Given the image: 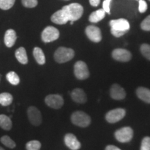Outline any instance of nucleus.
<instances>
[{"instance_id":"dca6fc26","label":"nucleus","mask_w":150,"mask_h":150,"mask_svg":"<svg viewBox=\"0 0 150 150\" xmlns=\"http://www.w3.org/2000/svg\"><path fill=\"white\" fill-rule=\"evenodd\" d=\"M51 20L54 23L57 24H65L69 21L65 13L63 10H59L52 15Z\"/></svg>"},{"instance_id":"0eeeda50","label":"nucleus","mask_w":150,"mask_h":150,"mask_svg":"<svg viewBox=\"0 0 150 150\" xmlns=\"http://www.w3.org/2000/svg\"><path fill=\"white\" fill-rule=\"evenodd\" d=\"M59 31L56 28L49 26L43 30L41 38L44 42H51L57 40L59 38Z\"/></svg>"},{"instance_id":"f3484780","label":"nucleus","mask_w":150,"mask_h":150,"mask_svg":"<svg viewBox=\"0 0 150 150\" xmlns=\"http://www.w3.org/2000/svg\"><path fill=\"white\" fill-rule=\"evenodd\" d=\"M17 40L16 32L13 29H8L4 35V43L6 46L11 47L15 45Z\"/></svg>"},{"instance_id":"2eb2a0df","label":"nucleus","mask_w":150,"mask_h":150,"mask_svg":"<svg viewBox=\"0 0 150 150\" xmlns=\"http://www.w3.org/2000/svg\"><path fill=\"white\" fill-rule=\"evenodd\" d=\"M71 97L73 101L79 104H84L87 101V96L83 90L81 88H75L71 93Z\"/></svg>"},{"instance_id":"7ed1b4c3","label":"nucleus","mask_w":150,"mask_h":150,"mask_svg":"<svg viewBox=\"0 0 150 150\" xmlns=\"http://www.w3.org/2000/svg\"><path fill=\"white\" fill-rule=\"evenodd\" d=\"M74 56V52L72 49L61 47L54 53V59L59 63H64L70 61Z\"/></svg>"},{"instance_id":"ddd939ff","label":"nucleus","mask_w":150,"mask_h":150,"mask_svg":"<svg viewBox=\"0 0 150 150\" xmlns=\"http://www.w3.org/2000/svg\"><path fill=\"white\" fill-rule=\"evenodd\" d=\"M110 97L115 100H122L126 97V93L124 88L118 84H113L110 89Z\"/></svg>"},{"instance_id":"39448f33","label":"nucleus","mask_w":150,"mask_h":150,"mask_svg":"<svg viewBox=\"0 0 150 150\" xmlns=\"http://www.w3.org/2000/svg\"><path fill=\"white\" fill-rule=\"evenodd\" d=\"M74 75L78 79L84 80L89 77L90 72L87 65L83 61H79L75 63L74 67Z\"/></svg>"},{"instance_id":"423d86ee","label":"nucleus","mask_w":150,"mask_h":150,"mask_svg":"<svg viewBox=\"0 0 150 150\" xmlns=\"http://www.w3.org/2000/svg\"><path fill=\"white\" fill-rule=\"evenodd\" d=\"M134 136V131L131 127H126L118 129L115 132V137L117 141L120 142H128Z\"/></svg>"},{"instance_id":"e433bc0d","label":"nucleus","mask_w":150,"mask_h":150,"mask_svg":"<svg viewBox=\"0 0 150 150\" xmlns=\"http://www.w3.org/2000/svg\"><path fill=\"white\" fill-rule=\"evenodd\" d=\"M149 1H150V0H149Z\"/></svg>"},{"instance_id":"7c9ffc66","label":"nucleus","mask_w":150,"mask_h":150,"mask_svg":"<svg viewBox=\"0 0 150 150\" xmlns=\"http://www.w3.org/2000/svg\"><path fill=\"white\" fill-rule=\"evenodd\" d=\"M22 3L27 8H34L38 4V0H22Z\"/></svg>"},{"instance_id":"9d476101","label":"nucleus","mask_w":150,"mask_h":150,"mask_svg":"<svg viewBox=\"0 0 150 150\" xmlns=\"http://www.w3.org/2000/svg\"><path fill=\"white\" fill-rule=\"evenodd\" d=\"M27 115L30 122L34 126H39L42 122L41 112L35 106L29 107L27 110Z\"/></svg>"},{"instance_id":"2f4dec72","label":"nucleus","mask_w":150,"mask_h":150,"mask_svg":"<svg viewBox=\"0 0 150 150\" xmlns=\"http://www.w3.org/2000/svg\"><path fill=\"white\" fill-rule=\"evenodd\" d=\"M138 3H139V6H138L139 12L143 13L147 10V4L145 0H138Z\"/></svg>"},{"instance_id":"412c9836","label":"nucleus","mask_w":150,"mask_h":150,"mask_svg":"<svg viewBox=\"0 0 150 150\" xmlns=\"http://www.w3.org/2000/svg\"><path fill=\"white\" fill-rule=\"evenodd\" d=\"M33 54L35 61L38 64L44 65L45 63V56L40 47H35L33 49Z\"/></svg>"},{"instance_id":"f8f14e48","label":"nucleus","mask_w":150,"mask_h":150,"mask_svg":"<svg viewBox=\"0 0 150 150\" xmlns=\"http://www.w3.org/2000/svg\"><path fill=\"white\" fill-rule=\"evenodd\" d=\"M112 56L114 59L120 62H128L131 59L132 55L131 52L125 49H115L112 52Z\"/></svg>"},{"instance_id":"c9c22d12","label":"nucleus","mask_w":150,"mask_h":150,"mask_svg":"<svg viewBox=\"0 0 150 150\" xmlns=\"http://www.w3.org/2000/svg\"><path fill=\"white\" fill-rule=\"evenodd\" d=\"M0 150H4V149L2 147H0Z\"/></svg>"},{"instance_id":"9b49d317","label":"nucleus","mask_w":150,"mask_h":150,"mask_svg":"<svg viewBox=\"0 0 150 150\" xmlns=\"http://www.w3.org/2000/svg\"><path fill=\"white\" fill-rule=\"evenodd\" d=\"M86 33L90 40L94 42H99L102 40V32L99 27L94 25L88 26L86 29Z\"/></svg>"},{"instance_id":"cd10ccee","label":"nucleus","mask_w":150,"mask_h":150,"mask_svg":"<svg viewBox=\"0 0 150 150\" xmlns=\"http://www.w3.org/2000/svg\"><path fill=\"white\" fill-rule=\"evenodd\" d=\"M140 52L146 59L150 61V45L142 44L140 46Z\"/></svg>"},{"instance_id":"5701e85b","label":"nucleus","mask_w":150,"mask_h":150,"mask_svg":"<svg viewBox=\"0 0 150 150\" xmlns=\"http://www.w3.org/2000/svg\"><path fill=\"white\" fill-rule=\"evenodd\" d=\"M13 102V96L10 93H2L0 94V104L4 106H8Z\"/></svg>"},{"instance_id":"72a5a7b5","label":"nucleus","mask_w":150,"mask_h":150,"mask_svg":"<svg viewBox=\"0 0 150 150\" xmlns=\"http://www.w3.org/2000/svg\"><path fill=\"white\" fill-rule=\"evenodd\" d=\"M90 4H91V6H97L100 3V0H89Z\"/></svg>"},{"instance_id":"6e6552de","label":"nucleus","mask_w":150,"mask_h":150,"mask_svg":"<svg viewBox=\"0 0 150 150\" xmlns=\"http://www.w3.org/2000/svg\"><path fill=\"white\" fill-rule=\"evenodd\" d=\"M126 111L124 108H118L108 111L106 115V120L109 123H115L125 117Z\"/></svg>"},{"instance_id":"4be33fe9","label":"nucleus","mask_w":150,"mask_h":150,"mask_svg":"<svg viewBox=\"0 0 150 150\" xmlns=\"http://www.w3.org/2000/svg\"><path fill=\"white\" fill-rule=\"evenodd\" d=\"M0 127L3 129L9 131L12 128V121L8 116L1 114L0 115Z\"/></svg>"},{"instance_id":"bb28decb","label":"nucleus","mask_w":150,"mask_h":150,"mask_svg":"<svg viewBox=\"0 0 150 150\" xmlns=\"http://www.w3.org/2000/svg\"><path fill=\"white\" fill-rule=\"evenodd\" d=\"M40 147L41 143L38 140H31L26 145V148L27 150H40Z\"/></svg>"},{"instance_id":"4468645a","label":"nucleus","mask_w":150,"mask_h":150,"mask_svg":"<svg viewBox=\"0 0 150 150\" xmlns=\"http://www.w3.org/2000/svg\"><path fill=\"white\" fill-rule=\"evenodd\" d=\"M65 145L71 150H78L81 148V143L76 137L72 134H67L64 138Z\"/></svg>"},{"instance_id":"b1692460","label":"nucleus","mask_w":150,"mask_h":150,"mask_svg":"<svg viewBox=\"0 0 150 150\" xmlns=\"http://www.w3.org/2000/svg\"><path fill=\"white\" fill-rule=\"evenodd\" d=\"M6 79L12 85L16 86L20 83V77L15 72H9L6 74Z\"/></svg>"},{"instance_id":"f257e3e1","label":"nucleus","mask_w":150,"mask_h":150,"mask_svg":"<svg viewBox=\"0 0 150 150\" xmlns=\"http://www.w3.org/2000/svg\"><path fill=\"white\" fill-rule=\"evenodd\" d=\"M110 26L111 27L110 32L116 38L122 36L130 29L129 22L124 18L110 20Z\"/></svg>"},{"instance_id":"f704fd0d","label":"nucleus","mask_w":150,"mask_h":150,"mask_svg":"<svg viewBox=\"0 0 150 150\" xmlns=\"http://www.w3.org/2000/svg\"><path fill=\"white\" fill-rule=\"evenodd\" d=\"M105 150H121L120 148H118L115 145H108L107 147H106V149Z\"/></svg>"},{"instance_id":"a211bd4d","label":"nucleus","mask_w":150,"mask_h":150,"mask_svg":"<svg viewBox=\"0 0 150 150\" xmlns=\"http://www.w3.org/2000/svg\"><path fill=\"white\" fill-rule=\"evenodd\" d=\"M138 98L147 104H150V90L145 87H139L136 90Z\"/></svg>"},{"instance_id":"aec40b11","label":"nucleus","mask_w":150,"mask_h":150,"mask_svg":"<svg viewBox=\"0 0 150 150\" xmlns=\"http://www.w3.org/2000/svg\"><path fill=\"white\" fill-rule=\"evenodd\" d=\"M16 57L18 61L22 64H27L28 63V57L27 52L24 47H20L16 50Z\"/></svg>"},{"instance_id":"f03ea898","label":"nucleus","mask_w":150,"mask_h":150,"mask_svg":"<svg viewBox=\"0 0 150 150\" xmlns=\"http://www.w3.org/2000/svg\"><path fill=\"white\" fill-rule=\"evenodd\" d=\"M68 18L69 21L74 22L81 18L83 13V8L81 5L77 3H72L65 6L62 8Z\"/></svg>"},{"instance_id":"a878e982","label":"nucleus","mask_w":150,"mask_h":150,"mask_svg":"<svg viewBox=\"0 0 150 150\" xmlns=\"http://www.w3.org/2000/svg\"><path fill=\"white\" fill-rule=\"evenodd\" d=\"M16 0H0V8L8 10L13 6Z\"/></svg>"},{"instance_id":"c85d7f7f","label":"nucleus","mask_w":150,"mask_h":150,"mask_svg":"<svg viewBox=\"0 0 150 150\" xmlns=\"http://www.w3.org/2000/svg\"><path fill=\"white\" fill-rule=\"evenodd\" d=\"M140 150H150V137L146 136L142 139Z\"/></svg>"},{"instance_id":"c756f323","label":"nucleus","mask_w":150,"mask_h":150,"mask_svg":"<svg viewBox=\"0 0 150 150\" xmlns=\"http://www.w3.org/2000/svg\"><path fill=\"white\" fill-rule=\"evenodd\" d=\"M140 27L144 31H150V15L142 22L141 24H140Z\"/></svg>"},{"instance_id":"1a4fd4ad","label":"nucleus","mask_w":150,"mask_h":150,"mask_svg":"<svg viewBox=\"0 0 150 150\" xmlns=\"http://www.w3.org/2000/svg\"><path fill=\"white\" fill-rule=\"evenodd\" d=\"M46 104L54 109H59L64 104L63 98L59 95H49L45 97Z\"/></svg>"},{"instance_id":"393cba45","label":"nucleus","mask_w":150,"mask_h":150,"mask_svg":"<svg viewBox=\"0 0 150 150\" xmlns=\"http://www.w3.org/2000/svg\"><path fill=\"white\" fill-rule=\"evenodd\" d=\"M1 143L3 145H4L5 146H6L7 147L11 148V149H13V148L16 147V142H15L10 137L8 136H4L1 138Z\"/></svg>"},{"instance_id":"473e14b6","label":"nucleus","mask_w":150,"mask_h":150,"mask_svg":"<svg viewBox=\"0 0 150 150\" xmlns=\"http://www.w3.org/2000/svg\"><path fill=\"white\" fill-rule=\"evenodd\" d=\"M111 0H104V2H103V9L106 13H107L108 14H110V4Z\"/></svg>"},{"instance_id":"20e7f679","label":"nucleus","mask_w":150,"mask_h":150,"mask_svg":"<svg viewBox=\"0 0 150 150\" xmlns=\"http://www.w3.org/2000/svg\"><path fill=\"white\" fill-rule=\"evenodd\" d=\"M71 121L76 126L87 127L91 124V117L83 111H75L71 115Z\"/></svg>"},{"instance_id":"6ab92c4d","label":"nucleus","mask_w":150,"mask_h":150,"mask_svg":"<svg viewBox=\"0 0 150 150\" xmlns=\"http://www.w3.org/2000/svg\"><path fill=\"white\" fill-rule=\"evenodd\" d=\"M105 14H106V12L103 8L94 11L89 17V21L93 23H97L104 18Z\"/></svg>"}]
</instances>
